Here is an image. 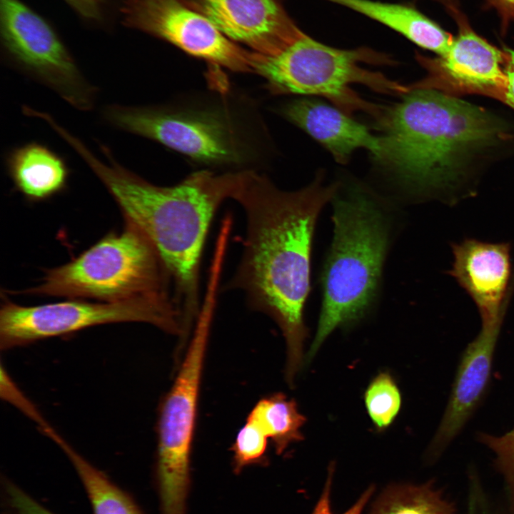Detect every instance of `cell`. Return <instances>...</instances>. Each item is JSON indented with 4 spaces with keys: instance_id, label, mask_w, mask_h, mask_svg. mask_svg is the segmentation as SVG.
<instances>
[{
    "instance_id": "14",
    "label": "cell",
    "mask_w": 514,
    "mask_h": 514,
    "mask_svg": "<svg viewBox=\"0 0 514 514\" xmlns=\"http://www.w3.org/2000/svg\"><path fill=\"white\" fill-rule=\"evenodd\" d=\"M226 37L251 51L273 54L302 32L278 0H195Z\"/></svg>"
},
{
    "instance_id": "12",
    "label": "cell",
    "mask_w": 514,
    "mask_h": 514,
    "mask_svg": "<svg viewBox=\"0 0 514 514\" xmlns=\"http://www.w3.org/2000/svg\"><path fill=\"white\" fill-rule=\"evenodd\" d=\"M458 35L450 49L437 57L416 54L428 72L412 89H435L454 96L479 94L504 102L507 76L505 52L479 36L460 10L452 14Z\"/></svg>"
},
{
    "instance_id": "13",
    "label": "cell",
    "mask_w": 514,
    "mask_h": 514,
    "mask_svg": "<svg viewBox=\"0 0 514 514\" xmlns=\"http://www.w3.org/2000/svg\"><path fill=\"white\" fill-rule=\"evenodd\" d=\"M451 249L448 273L473 299L482 324L503 321L514 286L510 244L468 238Z\"/></svg>"
},
{
    "instance_id": "15",
    "label": "cell",
    "mask_w": 514,
    "mask_h": 514,
    "mask_svg": "<svg viewBox=\"0 0 514 514\" xmlns=\"http://www.w3.org/2000/svg\"><path fill=\"white\" fill-rule=\"evenodd\" d=\"M503 322L482 324L478 336L464 350L444 415L428 448L430 458L435 459L443 452L481 401L489 383Z\"/></svg>"
},
{
    "instance_id": "28",
    "label": "cell",
    "mask_w": 514,
    "mask_h": 514,
    "mask_svg": "<svg viewBox=\"0 0 514 514\" xmlns=\"http://www.w3.org/2000/svg\"><path fill=\"white\" fill-rule=\"evenodd\" d=\"M486 8L495 9L500 19L501 31L505 32L514 21V0H485Z\"/></svg>"
},
{
    "instance_id": "25",
    "label": "cell",
    "mask_w": 514,
    "mask_h": 514,
    "mask_svg": "<svg viewBox=\"0 0 514 514\" xmlns=\"http://www.w3.org/2000/svg\"><path fill=\"white\" fill-rule=\"evenodd\" d=\"M5 495L12 514H54L13 483L6 485Z\"/></svg>"
},
{
    "instance_id": "2",
    "label": "cell",
    "mask_w": 514,
    "mask_h": 514,
    "mask_svg": "<svg viewBox=\"0 0 514 514\" xmlns=\"http://www.w3.org/2000/svg\"><path fill=\"white\" fill-rule=\"evenodd\" d=\"M114 198L124 218L138 226L163 260L172 279L183 332L191 333L199 316L201 265L213 217L231 199L241 172L201 169L175 185L153 184L121 165L110 148L100 144L102 161L76 136L68 139Z\"/></svg>"
},
{
    "instance_id": "5",
    "label": "cell",
    "mask_w": 514,
    "mask_h": 514,
    "mask_svg": "<svg viewBox=\"0 0 514 514\" xmlns=\"http://www.w3.org/2000/svg\"><path fill=\"white\" fill-rule=\"evenodd\" d=\"M333 238L323 276V301L308 363L338 327L363 318L381 276L388 233L376 203L361 191L333 198Z\"/></svg>"
},
{
    "instance_id": "16",
    "label": "cell",
    "mask_w": 514,
    "mask_h": 514,
    "mask_svg": "<svg viewBox=\"0 0 514 514\" xmlns=\"http://www.w3.org/2000/svg\"><path fill=\"white\" fill-rule=\"evenodd\" d=\"M278 111L323 145L338 163H346L358 148L367 149L377 160L381 156V136L373 134L366 126L336 106L301 98L285 104Z\"/></svg>"
},
{
    "instance_id": "10",
    "label": "cell",
    "mask_w": 514,
    "mask_h": 514,
    "mask_svg": "<svg viewBox=\"0 0 514 514\" xmlns=\"http://www.w3.org/2000/svg\"><path fill=\"white\" fill-rule=\"evenodd\" d=\"M0 31L5 56L14 69L80 111L94 109L97 87L40 15L20 0H0Z\"/></svg>"
},
{
    "instance_id": "23",
    "label": "cell",
    "mask_w": 514,
    "mask_h": 514,
    "mask_svg": "<svg viewBox=\"0 0 514 514\" xmlns=\"http://www.w3.org/2000/svg\"><path fill=\"white\" fill-rule=\"evenodd\" d=\"M268 438L261 426L247 418L231 447L233 468L236 474L246 466L264 463Z\"/></svg>"
},
{
    "instance_id": "21",
    "label": "cell",
    "mask_w": 514,
    "mask_h": 514,
    "mask_svg": "<svg viewBox=\"0 0 514 514\" xmlns=\"http://www.w3.org/2000/svg\"><path fill=\"white\" fill-rule=\"evenodd\" d=\"M371 514H453L439 494L427 485L400 486L386 491Z\"/></svg>"
},
{
    "instance_id": "27",
    "label": "cell",
    "mask_w": 514,
    "mask_h": 514,
    "mask_svg": "<svg viewBox=\"0 0 514 514\" xmlns=\"http://www.w3.org/2000/svg\"><path fill=\"white\" fill-rule=\"evenodd\" d=\"M81 17L89 21L102 18L103 0H64Z\"/></svg>"
},
{
    "instance_id": "8",
    "label": "cell",
    "mask_w": 514,
    "mask_h": 514,
    "mask_svg": "<svg viewBox=\"0 0 514 514\" xmlns=\"http://www.w3.org/2000/svg\"><path fill=\"white\" fill-rule=\"evenodd\" d=\"M215 305L205 303L158 421L156 480L161 514H186L190 458L204 357Z\"/></svg>"
},
{
    "instance_id": "26",
    "label": "cell",
    "mask_w": 514,
    "mask_h": 514,
    "mask_svg": "<svg viewBox=\"0 0 514 514\" xmlns=\"http://www.w3.org/2000/svg\"><path fill=\"white\" fill-rule=\"evenodd\" d=\"M326 485L312 514H333L330 505L332 486L333 468H330ZM373 493V488H368L356 503L343 514H361L365 505Z\"/></svg>"
},
{
    "instance_id": "9",
    "label": "cell",
    "mask_w": 514,
    "mask_h": 514,
    "mask_svg": "<svg viewBox=\"0 0 514 514\" xmlns=\"http://www.w3.org/2000/svg\"><path fill=\"white\" fill-rule=\"evenodd\" d=\"M70 300L26 306L5 299L0 311L1 349L111 323L141 322L179 338L182 334V313L174 303L148 298L97 303Z\"/></svg>"
},
{
    "instance_id": "6",
    "label": "cell",
    "mask_w": 514,
    "mask_h": 514,
    "mask_svg": "<svg viewBox=\"0 0 514 514\" xmlns=\"http://www.w3.org/2000/svg\"><path fill=\"white\" fill-rule=\"evenodd\" d=\"M124 220L122 231L110 233L72 261L46 269L39 283L19 293L102 302L148 298L177 305L161 255L138 226Z\"/></svg>"
},
{
    "instance_id": "18",
    "label": "cell",
    "mask_w": 514,
    "mask_h": 514,
    "mask_svg": "<svg viewBox=\"0 0 514 514\" xmlns=\"http://www.w3.org/2000/svg\"><path fill=\"white\" fill-rule=\"evenodd\" d=\"M369 17L405 36L417 46L445 54L453 36L412 6L373 0H326Z\"/></svg>"
},
{
    "instance_id": "24",
    "label": "cell",
    "mask_w": 514,
    "mask_h": 514,
    "mask_svg": "<svg viewBox=\"0 0 514 514\" xmlns=\"http://www.w3.org/2000/svg\"><path fill=\"white\" fill-rule=\"evenodd\" d=\"M478 440L495 453L496 463L514 494V428L500 436L480 433L478 434Z\"/></svg>"
},
{
    "instance_id": "19",
    "label": "cell",
    "mask_w": 514,
    "mask_h": 514,
    "mask_svg": "<svg viewBox=\"0 0 514 514\" xmlns=\"http://www.w3.org/2000/svg\"><path fill=\"white\" fill-rule=\"evenodd\" d=\"M64 452L85 488L94 514H142L133 500L51 427L44 431Z\"/></svg>"
},
{
    "instance_id": "4",
    "label": "cell",
    "mask_w": 514,
    "mask_h": 514,
    "mask_svg": "<svg viewBox=\"0 0 514 514\" xmlns=\"http://www.w3.org/2000/svg\"><path fill=\"white\" fill-rule=\"evenodd\" d=\"M402 96L378 120L383 132L378 161L411 191L451 186L468 158L504 137L490 114L454 96L412 88Z\"/></svg>"
},
{
    "instance_id": "3",
    "label": "cell",
    "mask_w": 514,
    "mask_h": 514,
    "mask_svg": "<svg viewBox=\"0 0 514 514\" xmlns=\"http://www.w3.org/2000/svg\"><path fill=\"white\" fill-rule=\"evenodd\" d=\"M101 116L116 129L158 143L213 171H261L271 151L268 128L253 104L224 89L161 104H108Z\"/></svg>"
},
{
    "instance_id": "1",
    "label": "cell",
    "mask_w": 514,
    "mask_h": 514,
    "mask_svg": "<svg viewBox=\"0 0 514 514\" xmlns=\"http://www.w3.org/2000/svg\"><path fill=\"white\" fill-rule=\"evenodd\" d=\"M338 190V183L326 186L321 174L308 186L289 191L263 171H246L231 198L243 211L246 233L240 261L223 291L240 290L251 309L278 326L286 344L289 384L302 366L308 336L303 311L316 223Z\"/></svg>"
},
{
    "instance_id": "17",
    "label": "cell",
    "mask_w": 514,
    "mask_h": 514,
    "mask_svg": "<svg viewBox=\"0 0 514 514\" xmlns=\"http://www.w3.org/2000/svg\"><path fill=\"white\" fill-rule=\"evenodd\" d=\"M5 166L14 188L29 201L49 199L68 186L71 171L66 161L41 143L13 148L6 155Z\"/></svg>"
},
{
    "instance_id": "30",
    "label": "cell",
    "mask_w": 514,
    "mask_h": 514,
    "mask_svg": "<svg viewBox=\"0 0 514 514\" xmlns=\"http://www.w3.org/2000/svg\"><path fill=\"white\" fill-rule=\"evenodd\" d=\"M445 6L450 15L460 10L458 0H433Z\"/></svg>"
},
{
    "instance_id": "7",
    "label": "cell",
    "mask_w": 514,
    "mask_h": 514,
    "mask_svg": "<svg viewBox=\"0 0 514 514\" xmlns=\"http://www.w3.org/2000/svg\"><path fill=\"white\" fill-rule=\"evenodd\" d=\"M388 65V55L367 47L340 49L323 44L303 31L273 54L249 51L251 73L261 76L275 95L318 96L346 114L363 111L378 119L383 108L366 101L352 86L360 84L374 91L403 96L410 90L361 64Z\"/></svg>"
},
{
    "instance_id": "22",
    "label": "cell",
    "mask_w": 514,
    "mask_h": 514,
    "mask_svg": "<svg viewBox=\"0 0 514 514\" xmlns=\"http://www.w3.org/2000/svg\"><path fill=\"white\" fill-rule=\"evenodd\" d=\"M364 400L367 412L379 430L386 429L393 422L401 405L399 388L387 372L380 373L371 381Z\"/></svg>"
},
{
    "instance_id": "20",
    "label": "cell",
    "mask_w": 514,
    "mask_h": 514,
    "mask_svg": "<svg viewBox=\"0 0 514 514\" xmlns=\"http://www.w3.org/2000/svg\"><path fill=\"white\" fill-rule=\"evenodd\" d=\"M248 418L264 430L278 455L303 438L301 429L306 418L299 412L296 402L282 393L258 400Z\"/></svg>"
},
{
    "instance_id": "11",
    "label": "cell",
    "mask_w": 514,
    "mask_h": 514,
    "mask_svg": "<svg viewBox=\"0 0 514 514\" xmlns=\"http://www.w3.org/2000/svg\"><path fill=\"white\" fill-rule=\"evenodd\" d=\"M121 14L126 26L166 41L216 67L251 73L249 50L228 39L181 0H126Z\"/></svg>"
},
{
    "instance_id": "29",
    "label": "cell",
    "mask_w": 514,
    "mask_h": 514,
    "mask_svg": "<svg viewBox=\"0 0 514 514\" xmlns=\"http://www.w3.org/2000/svg\"><path fill=\"white\" fill-rule=\"evenodd\" d=\"M505 52L504 71L507 76V89L504 103L514 109V50L503 47Z\"/></svg>"
}]
</instances>
